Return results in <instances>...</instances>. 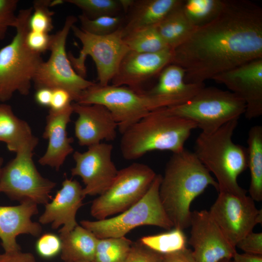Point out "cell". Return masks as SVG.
<instances>
[{"mask_svg":"<svg viewBox=\"0 0 262 262\" xmlns=\"http://www.w3.org/2000/svg\"><path fill=\"white\" fill-rule=\"evenodd\" d=\"M172 52L171 64L185 70V81L190 83H204L262 58V8L247 0H224L215 17L196 28Z\"/></svg>","mask_w":262,"mask_h":262,"instance_id":"obj_1","label":"cell"},{"mask_svg":"<svg viewBox=\"0 0 262 262\" xmlns=\"http://www.w3.org/2000/svg\"><path fill=\"white\" fill-rule=\"evenodd\" d=\"M209 186L218 192L216 180L194 152L184 148L172 153L162 177L159 195L174 228L190 227L191 203Z\"/></svg>","mask_w":262,"mask_h":262,"instance_id":"obj_2","label":"cell"},{"mask_svg":"<svg viewBox=\"0 0 262 262\" xmlns=\"http://www.w3.org/2000/svg\"><path fill=\"white\" fill-rule=\"evenodd\" d=\"M194 122L166 113L163 108L151 111L122 133L120 149L126 160H134L153 151L183 150Z\"/></svg>","mask_w":262,"mask_h":262,"instance_id":"obj_3","label":"cell"},{"mask_svg":"<svg viewBox=\"0 0 262 262\" xmlns=\"http://www.w3.org/2000/svg\"><path fill=\"white\" fill-rule=\"evenodd\" d=\"M238 119L231 120L213 133L201 132L195 143L194 153L211 173L218 185V192L246 195L237 179L247 167L246 148L232 139Z\"/></svg>","mask_w":262,"mask_h":262,"instance_id":"obj_4","label":"cell"},{"mask_svg":"<svg viewBox=\"0 0 262 262\" xmlns=\"http://www.w3.org/2000/svg\"><path fill=\"white\" fill-rule=\"evenodd\" d=\"M32 7L21 9L16 15L12 41L0 49V101L3 103L17 92L24 96L30 91L35 74L43 62L41 54L26 43Z\"/></svg>","mask_w":262,"mask_h":262,"instance_id":"obj_5","label":"cell"},{"mask_svg":"<svg viewBox=\"0 0 262 262\" xmlns=\"http://www.w3.org/2000/svg\"><path fill=\"white\" fill-rule=\"evenodd\" d=\"M246 108L245 102L230 91L204 86L186 102L163 108L168 114L194 122L201 132L209 134L239 119Z\"/></svg>","mask_w":262,"mask_h":262,"instance_id":"obj_6","label":"cell"},{"mask_svg":"<svg viewBox=\"0 0 262 262\" xmlns=\"http://www.w3.org/2000/svg\"><path fill=\"white\" fill-rule=\"evenodd\" d=\"M162 176L157 174L144 196L115 217L96 221L82 220L81 225L98 238L124 237L131 230L145 225L166 229L174 228L162 205L159 189Z\"/></svg>","mask_w":262,"mask_h":262,"instance_id":"obj_7","label":"cell"},{"mask_svg":"<svg viewBox=\"0 0 262 262\" xmlns=\"http://www.w3.org/2000/svg\"><path fill=\"white\" fill-rule=\"evenodd\" d=\"M81 104H100L112 114L122 134L150 112L166 107L160 100L125 86L94 83L84 90L76 102Z\"/></svg>","mask_w":262,"mask_h":262,"instance_id":"obj_8","label":"cell"},{"mask_svg":"<svg viewBox=\"0 0 262 262\" xmlns=\"http://www.w3.org/2000/svg\"><path fill=\"white\" fill-rule=\"evenodd\" d=\"M38 141L27 144L15 157L3 166L0 177V193L10 199L30 201L45 205L51 199L50 193L56 183L44 178L33 161V150Z\"/></svg>","mask_w":262,"mask_h":262,"instance_id":"obj_9","label":"cell"},{"mask_svg":"<svg viewBox=\"0 0 262 262\" xmlns=\"http://www.w3.org/2000/svg\"><path fill=\"white\" fill-rule=\"evenodd\" d=\"M77 21L75 16H67L63 27L51 35L50 56L47 61H43L41 64L33 81L36 89H63L75 102L84 90L94 83L76 72L66 53V39Z\"/></svg>","mask_w":262,"mask_h":262,"instance_id":"obj_10","label":"cell"},{"mask_svg":"<svg viewBox=\"0 0 262 262\" xmlns=\"http://www.w3.org/2000/svg\"><path fill=\"white\" fill-rule=\"evenodd\" d=\"M156 175L150 166L139 163L118 170L108 189L93 201L91 215L102 220L125 211L144 196Z\"/></svg>","mask_w":262,"mask_h":262,"instance_id":"obj_11","label":"cell"},{"mask_svg":"<svg viewBox=\"0 0 262 262\" xmlns=\"http://www.w3.org/2000/svg\"><path fill=\"white\" fill-rule=\"evenodd\" d=\"M122 27L111 34L97 35L73 25L71 30L81 42L82 48L77 57L71 55L69 60L78 74L83 77L86 75L85 61L90 56L96 65L98 83L109 84L122 60L129 51L123 41Z\"/></svg>","mask_w":262,"mask_h":262,"instance_id":"obj_12","label":"cell"},{"mask_svg":"<svg viewBox=\"0 0 262 262\" xmlns=\"http://www.w3.org/2000/svg\"><path fill=\"white\" fill-rule=\"evenodd\" d=\"M218 193L209 212L226 239L236 247L238 242L258 224L259 210L250 196Z\"/></svg>","mask_w":262,"mask_h":262,"instance_id":"obj_13","label":"cell"},{"mask_svg":"<svg viewBox=\"0 0 262 262\" xmlns=\"http://www.w3.org/2000/svg\"><path fill=\"white\" fill-rule=\"evenodd\" d=\"M113 150L112 144L101 142L88 147L83 152L73 153L75 165L71 173L81 178L85 197L102 194L114 181L118 170L112 160Z\"/></svg>","mask_w":262,"mask_h":262,"instance_id":"obj_14","label":"cell"},{"mask_svg":"<svg viewBox=\"0 0 262 262\" xmlns=\"http://www.w3.org/2000/svg\"><path fill=\"white\" fill-rule=\"evenodd\" d=\"M188 243L196 262H219L231 260L236 247L226 239L219 228L205 210L192 212Z\"/></svg>","mask_w":262,"mask_h":262,"instance_id":"obj_15","label":"cell"},{"mask_svg":"<svg viewBox=\"0 0 262 262\" xmlns=\"http://www.w3.org/2000/svg\"><path fill=\"white\" fill-rule=\"evenodd\" d=\"M212 80L225 85L245 102L247 119L262 115V58L218 74Z\"/></svg>","mask_w":262,"mask_h":262,"instance_id":"obj_16","label":"cell"},{"mask_svg":"<svg viewBox=\"0 0 262 262\" xmlns=\"http://www.w3.org/2000/svg\"><path fill=\"white\" fill-rule=\"evenodd\" d=\"M172 49L167 48L155 53H140L129 50L123 57L112 85L125 86L144 91L142 86L167 65L171 64Z\"/></svg>","mask_w":262,"mask_h":262,"instance_id":"obj_17","label":"cell"},{"mask_svg":"<svg viewBox=\"0 0 262 262\" xmlns=\"http://www.w3.org/2000/svg\"><path fill=\"white\" fill-rule=\"evenodd\" d=\"M73 113L78 115L74 123L75 137L81 146H90L103 140H114L118 127L112 114L100 104H72Z\"/></svg>","mask_w":262,"mask_h":262,"instance_id":"obj_18","label":"cell"},{"mask_svg":"<svg viewBox=\"0 0 262 262\" xmlns=\"http://www.w3.org/2000/svg\"><path fill=\"white\" fill-rule=\"evenodd\" d=\"M82 189L77 180L66 178L51 201L45 205L44 212L39 218V223L50 224L53 229L62 226L59 230L60 237L72 230L78 225L76 216L85 197Z\"/></svg>","mask_w":262,"mask_h":262,"instance_id":"obj_19","label":"cell"},{"mask_svg":"<svg viewBox=\"0 0 262 262\" xmlns=\"http://www.w3.org/2000/svg\"><path fill=\"white\" fill-rule=\"evenodd\" d=\"M37 205L25 201L16 206H0V239L4 252L21 250L16 242L20 234L35 237L40 235V224L32 220V217L38 213Z\"/></svg>","mask_w":262,"mask_h":262,"instance_id":"obj_20","label":"cell"},{"mask_svg":"<svg viewBox=\"0 0 262 262\" xmlns=\"http://www.w3.org/2000/svg\"><path fill=\"white\" fill-rule=\"evenodd\" d=\"M73 113L72 104L61 111L49 110L43 134L48 144L46 152L38 160L42 165L58 170L67 157L73 152V139L68 136L66 131Z\"/></svg>","mask_w":262,"mask_h":262,"instance_id":"obj_21","label":"cell"},{"mask_svg":"<svg viewBox=\"0 0 262 262\" xmlns=\"http://www.w3.org/2000/svg\"><path fill=\"white\" fill-rule=\"evenodd\" d=\"M185 70L170 64L159 74L157 83L145 92L162 101L166 107L184 103L193 97L204 83H190L185 81Z\"/></svg>","mask_w":262,"mask_h":262,"instance_id":"obj_22","label":"cell"},{"mask_svg":"<svg viewBox=\"0 0 262 262\" xmlns=\"http://www.w3.org/2000/svg\"><path fill=\"white\" fill-rule=\"evenodd\" d=\"M183 0H138L128 12L122 27L123 37L132 32L156 26Z\"/></svg>","mask_w":262,"mask_h":262,"instance_id":"obj_23","label":"cell"},{"mask_svg":"<svg viewBox=\"0 0 262 262\" xmlns=\"http://www.w3.org/2000/svg\"><path fill=\"white\" fill-rule=\"evenodd\" d=\"M37 141L27 122L16 116L10 105L0 104V142L9 151L16 153L24 146Z\"/></svg>","mask_w":262,"mask_h":262,"instance_id":"obj_24","label":"cell"},{"mask_svg":"<svg viewBox=\"0 0 262 262\" xmlns=\"http://www.w3.org/2000/svg\"><path fill=\"white\" fill-rule=\"evenodd\" d=\"M62 240L61 259L66 262H93L98 239L81 225L77 226Z\"/></svg>","mask_w":262,"mask_h":262,"instance_id":"obj_25","label":"cell"},{"mask_svg":"<svg viewBox=\"0 0 262 262\" xmlns=\"http://www.w3.org/2000/svg\"><path fill=\"white\" fill-rule=\"evenodd\" d=\"M247 164L250 173L248 192L251 198L257 202L262 200V127H252L247 140Z\"/></svg>","mask_w":262,"mask_h":262,"instance_id":"obj_26","label":"cell"},{"mask_svg":"<svg viewBox=\"0 0 262 262\" xmlns=\"http://www.w3.org/2000/svg\"><path fill=\"white\" fill-rule=\"evenodd\" d=\"M182 3L156 26L162 39L172 49L183 43L196 28L184 14Z\"/></svg>","mask_w":262,"mask_h":262,"instance_id":"obj_27","label":"cell"},{"mask_svg":"<svg viewBox=\"0 0 262 262\" xmlns=\"http://www.w3.org/2000/svg\"><path fill=\"white\" fill-rule=\"evenodd\" d=\"M129 50L140 53H155L167 48L156 26L147 27L128 33L123 37Z\"/></svg>","mask_w":262,"mask_h":262,"instance_id":"obj_28","label":"cell"},{"mask_svg":"<svg viewBox=\"0 0 262 262\" xmlns=\"http://www.w3.org/2000/svg\"><path fill=\"white\" fill-rule=\"evenodd\" d=\"M224 3V0H183L181 7L190 22L197 28L213 19Z\"/></svg>","mask_w":262,"mask_h":262,"instance_id":"obj_29","label":"cell"},{"mask_svg":"<svg viewBox=\"0 0 262 262\" xmlns=\"http://www.w3.org/2000/svg\"><path fill=\"white\" fill-rule=\"evenodd\" d=\"M139 242L155 252L165 254L186 247L187 239L183 230L174 228L167 232L142 237Z\"/></svg>","mask_w":262,"mask_h":262,"instance_id":"obj_30","label":"cell"},{"mask_svg":"<svg viewBox=\"0 0 262 262\" xmlns=\"http://www.w3.org/2000/svg\"><path fill=\"white\" fill-rule=\"evenodd\" d=\"M132 244L125 236L98 239L93 262H123Z\"/></svg>","mask_w":262,"mask_h":262,"instance_id":"obj_31","label":"cell"},{"mask_svg":"<svg viewBox=\"0 0 262 262\" xmlns=\"http://www.w3.org/2000/svg\"><path fill=\"white\" fill-rule=\"evenodd\" d=\"M80 9L83 15L90 19L102 16L120 15L123 10L119 0H66Z\"/></svg>","mask_w":262,"mask_h":262,"instance_id":"obj_32","label":"cell"},{"mask_svg":"<svg viewBox=\"0 0 262 262\" xmlns=\"http://www.w3.org/2000/svg\"><path fill=\"white\" fill-rule=\"evenodd\" d=\"M62 0H36L33 1L32 13L29 20L30 31L49 33L53 28L54 12L49 7Z\"/></svg>","mask_w":262,"mask_h":262,"instance_id":"obj_33","label":"cell"},{"mask_svg":"<svg viewBox=\"0 0 262 262\" xmlns=\"http://www.w3.org/2000/svg\"><path fill=\"white\" fill-rule=\"evenodd\" d=\"M78 18L82 30L97 35H105L115 32L123 25L125 20V17L121 15L90 19L81 14Z\"/></svg>","mask_w":262,"mask_h":262,"instance_id":"obj_34","label":"cell"},{"mask_svg":"<svg viewBox=\"0 0 262 262\" xmlns=\"http://www.w3.org/2000/svg\"><path fill=\"white\" fill-rule=\"evenodd\" d=\"M35 247L40 257L50 259L61 253L62 240L57 235L46 233L40 236L36 242Z\"/></svg>","mask_w":262,"mask_h":262,"instance_id":"obj_35","label":"cell"},{"mask_svg":"<svg viewBox=\"0 0 262 262\" xmlns=\"http://www.w3.org/2000/svg\"><path fill=\"white\" fill-rule=\"evenodd\" d=\"M17 0H0V40L6 36L10 27H14L16 15Z\"/></svg>","mask_w":262,"mask_h":262,"instance_id":"obj_36","label":"cell"},{"mask_svg":"<svg viewBox=\"0 0 262 262\" xmlns=\"http://www.w3.org/2000/svg\"><path fill=\"white\" fill-rule=\"evenodd\" d=\"M123 262H162V254L147 247L139 242L132 244Z\"/></svg>","mask_w":262,"mask_h":262,"instance_id":"obj_37","label":"cell"},{"mask_svg":"<svg viewBox=\"0 0 262 262\" xmlns=\"http://www.w3.org/2000/svg\"><path fill=\"white\" fill-rule=\"evenodd\" d=\"M236 247L246 253L262 255V233L251 231L238 242Z\"/></svg>","mask_w":262,"mask_h":262,"instance_id":"obj_38","label":"cell"},{"mask_svg":"<svg viewBox=\"0 0 262 262\" xmlns=\"http://www.w3.org/2000/svg\"><path fill=\"white\" fill-rule=\"evenodd\" d=\"M51 35L49 33L29 31L26 36V43L33 51L41 54L49 50Z\"/></svg>","mask_w":262,"mask_h":262,"instance_id":"obj_39","label":"cell"},{"mask_svg":"<svg viewBox=\"0 0 262 262\" xmlns=\"http://www.w3.org/2000/svg\"><path fill=\"white\" fill-rule=\"evenodd\" d=\"M72 101L70 95L66 90L61 88L52 89L50 110L53 111L64 110L71 105Z\"/></svg>","mask_w":262,"mask_h":262,"instance_id":"obj_40","label":"cell"},{"mask_svg":"<svg viewBox=\"0 0 262 262\" xmlns=\"http://www.w3.org/2000/svg\"><path fill=\"white\" fill-rule=\"evenodd\" d=\"M162 262H196L192 250L184 248L174 252L162 254Z\"/></svg>","mask_w":262,"mask_h":262,"instance_id":"obj_41","label":"cell"},{"mask_svg":"<svg viewBox=\"0 0 262 262\" xmlns=\"http://www.w3.org/2000/svg\"><path fill=\"white\" fill-rule=\"evenodd\" d=\"M0 262H37L34 256L21 250L0 254Z\"/></svg>","mask_w":262,"mask_h":262,"instance_id":"obj_42","label":"cell"},{"mask_svg":"<svg viewBox=\"0 0 262 262\" xmlns=\"http://www.w3.org/2000/svg\"><path fill=\"white\" fill-rule=\"evenodd\" d=\"M52 90L48 88L36 89L34 95L36 102L43 107H49L51 100Z\"/></svg>","mask_w":262,"mask_h":262,"instance_id":"obj_43","label":"cell"},{"mask_svg":"<svg viewBox=\"0 0 262 262\" xmlns=\"http://www.w3.org/2000/svg\"><path fill=\"white\" fill-rule=\"evenodd\" d=\"M232 262H262V255L236 252L232 259Z\"/></svg>","mask_w":262,"mask_h":262,"instance_id":"obj_44","label":"cell"},{"mask_svg":"<svg viewBox=\"0 0 262 262\" xmlns=\"http://www.w3.org/2000/svg\"><path fill=\"white\" fill-rule=\"evenodd\" d=\"M3 158L0 156V177L3 167Z\"/></svg>","mask_w":262,"mask_h":262,"instance_id":"obj_45","label":"cell"},{"mask_svg":"<svg viewBox=\"0 0 262 262\" xmlns=\"http://www.w3.org/2000/svg\"><path fill=\"white\" fill-rule=\"evenodd\" d=\"M219 262H232V259L231 260H224Z\"/></svg>","mask_w":262,"mask_h":262,"instance_id":"obj_46","label":"cell"},{"mask_svg":"<svg viewBox=\"0 0 262 262\" xmlns=\"http://www.w3.org/2000/svg\"></svg>","mask_w":262,"mask_h":262,"instance_id":"obj_47","label":"cell"},{"mask_svg":"<svg viewBox=\"0 0 262 262\" xmlns=\"http://www.w3.org/2000/svg\"></svg>","mask_w":262,"mask_h":262,"instance_id":"obj_48","label":"cell"}]
</instances>
